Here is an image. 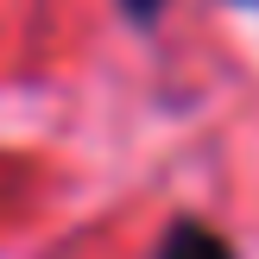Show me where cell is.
<instances>
[{
	"label": "cell",
	"mask_w": 259,
	"mask_h": 259,
	"mask_svg": "<svg viewBox=\"0 0 259 259\" xmlns=\"http://www.w3.org/2000/svg\"><path fill=\"white\" fill-rule=\"evenodd\" d=\"M120 13H126L133 25H152V19L164 13V0H120Z\"/></svg>",
	"instance_id": "7a4b0ae2"
},
{
	"label": "cell",
	"mask_w": 259,
	"mask_h": 259,
	"mask_svg": "<svg viewBox=\"0 0 259 259\" xmlns=\"http://www.w3.org/2000/svg\"><path fill=\"white\" fill-rule=\"evenodd\" d=\"M158 259H234V247H228V240L215 234L209 222L184 215V222H171V228H164V240H158Z\"/></svg>",
	"instance_id": "6da1fadb"
},
{
	"label": "cell",
	"mask_w": 259,
	"mask_h": 259,
	"mask_svg": "<svg viewBox=\"0 0 259 259\" xmlns=\"http://www.w3.org/2000/svg\"><path fill=\"white\" fill-rule=\"evenodd\" d=\"M234 7H259V0H234Z\"/></svg>",
	"instance_id": "3957f363"
}]
</instances>
